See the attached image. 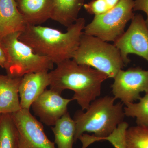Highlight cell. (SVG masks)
Instances as JSON below:
<instances>
[{
	"label": "cell",
	"instance_id": "obj_1",
	"mask_svg": "<svg viewBox=\"0 0 148 148\" xmlns=\"http://www.w3.org/2000/svg\"><path fill=\"white\" fill-rule=\"evenodd\" d=\"M85 19L78 18L67 32L41 25L27 24L18 38L38 55L47 57L53 64L73 59L79 46Z\"/></svg>",
	"mask_w": 148,
	"mask_h": 148
},
{
	"label": "cell",
	"instance_id": "obj_2",
	"mask_svg": "<svg viewBox=\"0 0 148 148\" xmlns=\"http://www.w3.org/2000/svg\"><path fill=\"white\" fill-rule=\"evenodd\" d=\"M49 72L50 89L61 94L64 90H73L72 100H76L82 111L101 94L103 83L109 78L106 74L87 65L77 63L73 59L56 65Z\"/></svg>",
	"mask_w": 148,
	"mask_h": 148
},
{
	"label": "cell",
	"instance_id": "obj_3",
	"mask_svg": "<svg viewBox=\"0 0 148 148\" xmlns=\"http://www.w3.org/2000/svg\"><path fill=\"white\" fill-rule=\"evenodd\" d=\"M115 100L114 97L105 96L92 101L86 112L77 111L73 119L76 127L75 143L85 132L93 133L97 138L107 137L123 121V103L115 104Z\"/></svg>",
	"mask_w": 148,
	"mask_h": 148
},
{
	"label": "cell",
	"instance_id": "obj_4",
	"mask_svg": "<svg viewBox=\"0 0 148 148\" xmlns=\"http://www.w3.org/2000/svg\"><path fill=\"white\" fill-rule=\"evenodd\" d=\"M114 79L125 66L120 51L114 45L94 36L83 34L73 58Z\"/></svg>",
	"mask_w": 148,
	"mask_h": 148
},
{
	"label": "cell",
	"instance_id": "obj_5",
	"mask_svg": "<svg viewBox=\"0 0 148 148\" xmlns=\"http://www.w3.org/2000/svg\"><path fill=\"white\" fill-rule=\"evenodd\" d=\"M21 33H11L0 40L7 59L5 68L7 75L22 77L30 73L53 70L54 64L52 61L35 53L32 48L19 40Z\"/></svg>",
	"mask_w": 148,
	"mask_h": 148
},
{
	"label": "cell",
	"instance_id": "obj_6",
	"mask_svg": "<svg viewBox=\"0 0 148 148\" xmlns=\"http://www.w3.org/2000/svg\"><path fill=\"white\" fill-rule=\"evenodd\" d=\"M134 5V0H120L106 13L95 16L85 27L83 34L108 42H114L123 34L127 22L135 15L133 12Z\"/></svg>",
	"mask_w": 148,
	"mask_h": 148
},
{
	"label": "cell",
	"instance_id": "obj_7",
	"mask_svg": "<svg viewBox=\"0 0 148 148\" xmlns=\"http://www.w3.org/2000/svg\"><path fill=\"white\" fill-rule=\"evenodd\" d=\"M120 51L125 65L130 62L129 54L143 57L148 62V28L141 14L134 15L129 28L114 42Z\"/></svg>",
	"mask_w": 148,
	"mask_h": 148
},
{
	"label": "cell",
	"instance_id": "obj_8",
	"mask_svg": "<svg viewBox=\"0 0 148 148\" xmlns=\"http://www.w3.org/2000/svg\"><path fill=\"white\" fill-rule=\"evenodd\" d=\"M114 79L112 85L114 97L125 105L139 100L141 92L148 91V70L140 67L121 70Z\"/></svg>",
	"mask_w": 148,
	"mask_h": 148
},
{
	"label": "cell",
	"instance_id": "obj_9",
	"mask_svg": "<svg viewBox=\"0 0 148 148\" xmlns=\"http://www.w3.org/2000/svg\"><path fill=\"white\" fill-rule=\"evenodd\" d=\"M18 134V148H56L47 138L41 123L30 112L21 109L12 114Z\"/></svg>",
	"mask_w": 148,
	"mask_h": 148
},
{
	"label": "cell",
	"instance_id": "obj_10",
	"mask_svg": "<svg viewBox=\"0 0 148 148\" xmlns=\"http://www.w3.org/2000/svg\"><path fill=\"white\" fill-rule=\"evenodd\" d=\"M73 101L63 98L51 89H46L33 103L35 115L47 126H54L56 122L68 112V106Z\"/></svg>",
	"mask_w": 148,
	"mask_h": 148
},
{
	"label": "cell",
	"instance_id": "obj_11",
	"mask_svg": "<svg viewBox=\"0 0 148 148\" xmlns=\"http://www.w3.org/2000/svg\"><path fill=\"white\" fill-rule=\"evenodd\" d=\"M49 85L47 71L30 73L23 76L18 90L21 109L30 110L32 103Z\"/></svg>",
	"mask_w": 148,
	"mask_h": 148
},
{
	"label": "cell",
	"instance_id": "obj_12",
	"mask_svg": "<svg viewBox=\"0 0 148 148\" xmlns=\"http://www.w3.org/2000/svg\"><path fill=\"white\" fill-rule=\"evenodd\" d=\"M27 24L40 25L51 18L53 0H15Z\"/></svg>",
	"mask_w": 148,
	"mask_h": 148
},
{
	"label": "cell",
	"instance_id": "obj_13",
	"mask_svg": "<svg viewBox=\"0 0 148 148\" xmlns=\"http://www.w3.org/2000/svg\"><path fill=\"white\" fill-rule=\"evenodd\" d=\"M22 77L0 75V114L21 110L18 90Z\"/></svg>",
	"mask_w": 148,
	"mask_h": 148
},
{
	"label": "cell",
	"instance_id": "obj_14",
	"mask_svg": "<svg viewBox=\"0 0 148 148\" xmlns=\"http://www.w3.org/2000/svg\"><path fill=\"white\" fill-rule=\"evenodd\" d=\"M15 0H0V40L14 32H21L27 26Z\"/></svg>",
	"mask_w": 148,
	"mask_h": 148
},
{
	"label": "cell",
	"instance_id": "obj_15",
	"mask_svg": "<svg viewBox=\"0 0 148 148\" xmlns=\"http://www.w3.org/2000/svg\"><path fill=\"white\" fill-rule=\"evenodd\" d=\"M85 0H53L51 19L68 28L77 19Z\"/></svg>",
	"mask_w": 148,
	"mask_h": 148
},
{
	"label": "cell",
	"instance_id": "obj_16",
	"mask_svg": "<svg viewBox=\"0 0 148 148\" xmlns=\"http://www.w3.org/2000/svg\"><path fill=\"white\" fill-rule=\"evenodd\" d=\"M75 129V121L68 112L51 128L57 148H73Z\"/></svg>",
	"mask_w": 148,
	"mask_h": 148
},
{
	"label": "cell",
	"instance_id": "obj_17",
	"mask_svg": "<svg viewBox=\"0 0 148 148\" xmlns=\"http://www.w3.org/2000/svg\"><path fill=\"white\" fill-rule=\"evenodd\" d=\"M18 130L12 114L0 116V148H18Z\"/></svg>",
	"mask_w": 148,
	"mask_h": 148
},
{
	"label": "cell",
	"instance_id": "obj_18",
	"mask_svg": "<svg viewBox=\"0 0 148 148\" xmlns=\"http://www.w3.org/2000/svg\"><path fill=\"white\" fill-rule=\"evenodd\" d=\"M128 126L127 122H122L110 135L103 138H97L93 135L84 133L79 139L82 143V148H86L92 143L103 140L108 141L114 148H127L125 143V134Z\"/></svg>",
	"mask_w": 148,
	"mask_h": 148
},
{
	"label": "cell",
	"instance_id": "obj_19",
	"mask_svg": "<svg viewBox=\"0 0 148 148\" xmlns=\"http://www.w3.org/2000/svg\"><path fill=\"white\" fill-rule=\"evenodd\" d=\"M138 103L125 104L124 109L125 116L136 118L137 125L148 127V91L139 99Z\"/></svg>",
	"mask_w": 148,
	"mask_h": 148
},
{
	"label": "cell",
	"instance_id": "obj_20",
	"mask_svg": "<svg viewBox=\"0 0 148 148\" xmlns=\"http://www.w3.org/2000/svg\"><path fill=\"white\" fill-rule=\"evenodd\" d=\"M125 143L127 148H148V127L137 125L127 128Z\"/></svg>",
	"mask_w": 148,
	"mask_h": 148
},
{
	"label": "cell",
	"instance_id": "obj_21",
	"mask_svg": "<svg viewBox=\"0 0 148 148\" xmlns=\"http://www.w3.org/2000/svg\"><path fill=\"white\" fill-rule=\"evenodd\" d=\"M83 6L87 12L95 16L103 14L109 10L105 0H92Z\"/></svg>",
	"mask_w": 148,
	"mask_h": 148
},
{
	"label": "cell",
	"instance_id": "obj_22",
	"mask_svg": "<svg viewBox=\"0 0 148 148\" xmlns=\"http://www.w3.org/2000/svg\"><path fill=\"white\" fill-rule=\"evenodd\" d=\"M138 10L143 11L147 14L145 22L148 28V0H135L133 11Z\"/></svg>",
	"mask_w": 148,
	"mask_h": 148
},
{
	"label": "cell",
	"instance_id": "obj_23",
	"mask_svg": "<svg viewBox=\"0 0 148 148\" xmlns=\"http://www.w3.org/2000/svg\"><path fill=\"white\" fill-rule=\"evenodd\" d=\"M7 59L5 51L0 43V66L2 68L5 69L6 66Z\"/></svg>",
	"mask_w": 148,
	"mask_h": 148
},
{
	"label": "cell",
	"instance_id": "obj_24",
	"mask_svg": "<svg viewBox=\"0 0 148 148\" xmlns=\"http://www.w3.org/2000/svg\"><path fill=\"white\" fill-rule=\"evenodd\" d=\"M107 5L108 6L109 10L113 8L116 5L120 0H105Z\"/></svg>",
	"mask_w": 148,
	"mask_h": 148
},
{
	"label": "cell",
	"instance_id": "obj_25",
	"mask_svg": "<svg viewBox=\"0 0 148 148\" xmlns=\"http://www.w3.org/2000/svg\"><path fill=\"white\" fill-rule=\"evenodd\" d=\"M1 116V114H0V116Z\"/></svg>",
	"mask_w": 148,
	"mask_h": 148
}]
</instances>
